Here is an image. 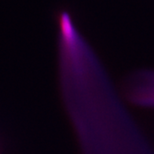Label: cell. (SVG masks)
Masks as SVG:
<instances>
[{
  "label": "cell",
  "mask_w": 154,
  "mask_h": 154,
  "mask_svg": "<svg viewBox=\"0 0 154 154\" xmlns=\"http://www.w3.org/2000/svg\"><path fill=\"white\" fill-rule=\"evenodd\" d=\"M129 96L137 105L154 107V72L146 71L138 75L129 91Z\"/></svg>",
  "instance_id": "1"
}]
</instances>
